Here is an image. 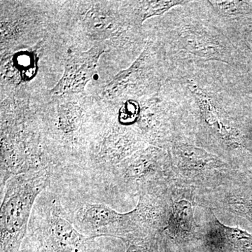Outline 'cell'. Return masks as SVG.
Returning <instances> with one entry per match:
<instances>
[{
  "label": "cell",
  "mask_w": 252,
  "mask_h": 252,
  "mask_svg": "<svg viewBox=\"0 0 252 252\" xmlns=\"http://www.w3.org/2000/svg\"><path fill=\"white\" fill-rule=\"evenodd\" d=\"M53 180L52 170L41 169L14 176L5 184L1 190L0 252H21L36 199Z\"/></svg>",
  "instance_id": "6da1fadb"
},
{
  "label": "cell",
  "mask_w": 252,
  "mask_h": 252,
  "mask_svg": "<svg viewBox=\"0 0 252 252\" xmlns=\"http://www.w3.org/2000/svg\"><path fill=\"white\" fill-rule=\"evenodd\" d=\"M170 215L165 230V238L178 250L185 252L189 248H198L200 227L194 217L196 194L172 186Z\"/></svg>",
  "instance_id": "5b68a950"
},
{
  "label": "cell",
  "mask_w": 252,
  "mask_h": 252,
  "mask_svg": "<svg viewBox=\"0 0 252 252\" xmlns=\"http://www.w3.org/2000/svg\"><path fill=\"white\" fill-rule=\"evenodd\" d=\"M122 214L104 203L86 202L69 216L75 228L91 240L100 237L117 238Z\"/></svg>",
  "instance_id": "8992f818"
},
{
  "label": "cell",
  "mask_w": 252,
  "mask_h": 252,
  "mask_svg": "<svg viewBox=\"0 0 252 252\" xmlns=\"http://www.w3.org/2000/svg\"><path fill=\"white\" fill-rule=\"evenodd\" d=\"M173 184L168 150L151 146L118 164L99 186L109 194L140 197L166 193Z\"/></svg>",
  "instance_id": "3957f363"
},
{
  "label": "cell",
  "mask_w": 252,
  "mask_h": 252,
  "mask_svg": "<svg viewBox=\"0 0 252 252\" xmlns=\"http://www.w3.org/2000/svg\"><path fill=\"white\" fill-rule=\"evenodd\" d=\"M188 1H144L140 10V21L142 23L147 18L158 16L166 12L174 6L182 5Z\"/></svg>",
  "instance_id": "30bf717a"
},
{
  "label": "cell",
  "mask_w": 252,
  "mask_h": 252,
  "mask_svg": "<svg viewBox=\"0 0 252 252\" xmlns=\"http://www.w3.org/2000/svg\"><path fill=\"white\" fill-rule=\"evenodd\" d=\"M207 209L205 222L200 227L198 248L203 252H252V236L237 228L225 226Z\"/></svg>",
  "instance_id": "52a82bcc"
},
{
  "label": "cell",
  "mask_w": 252,
  "mask_h": 252,
  "mask_svg": "<svg viewBox=\"0 0 252 252\" xmlns=\"http://www.w3.org/2000/svg\"><path fill=\"white\" fill-rule=\"evenodd\" d=\"M167 150L174 186L196 195L218 188L236 170L211 152L183 140L172 144Z\"/></svg>",
  "instance_id": "277c9868"
},
{
  "label": "cell",
  "mask_w": 252,
  "mask_h": 252,
  "mask_svg": "<svg viewBox=\"0 0 252 252\" xmlns=\"http://www.w3.org/2000/svg\"><path fill=\"white\" fill-rule=\"evenodd\" d=\"M104 48L96 46L85 52L68 54L62 78L51 91L54 96L81 93L96 72Z\"/></svg>",
  "instance_id": "ba28073f"
},
{
  "label": "cell",
  "mask_w": 252,
  "mask_h": 252,
  "mask_svg": "<svg viewBox=\"0 0 252 252\" xmlns=\"http://www.w3.org/2000/svg\"><path fill=\"white\" fill-rule=\"evenodd\" d=\"M89 240L73 224L59 194L49 189L36 199L20 252H84Z\"/></svg>",
  "instance_id": "7a4b0ae2"
},
{
  "label": "cell",
  "mask_w": 252,
  "mask_h": 252,
  "mask_svg": "<svg viewBox=\"0 0 252 252\" xmlns=\"http://www.w3.org/2000/svg\"><path fill=\"white\" fill-rule=\"evenodd\" d=\"M126 244V252H177V250L170 245L162 233Z\"/></svg>",
  "instance_id": "9c48e42d"
}]
</instances>
